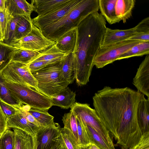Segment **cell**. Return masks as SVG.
I'll return each instance as SVG.
<instances>
[{"instance_id":"ee69618b","label":"cell","mask_w":149,"mask_h":149,"mask_svg":"<svg viewBox=\"0 0 149 149\" xmlns=\"http://www.w3.org/2000/svg\"><path fill=\"white\" fill-rule=\"evenodd\" d=\"M80 149H100L95 144L91 143L88 145L82 147H80Z\"/></svg>"},{"instance_id":"3957f363","label":"cell","mask_w":149,"mask_h":149,"mask_svg":"<svg viewBox=\"0 0 149 149\" xmlns=\"http://www.w3.org/2000/svg\"><path fill=\"white\" fill-rule=\"evenodd\" d=\"M99 10V0H81L59 20L40 30L46 38L55 41L66 32L77 27L83 19Z\"/></svg>"},{"instance_id":"484cf974","label":"cell","mask_w":149,"mask_h":149,"mask_svg":"<svg viewBox=\"0 0 149 149\" xmlns=\"http://www.w3.org/2000/svg\"><path fill=\"white\" fill-rule=\"evenodd\" d=\"M31 19V17L21 16L15 27V36L16 42L31 32L32 24Z\"/></svg>"},{"instance_id":"8d00e7d4","label":"cell","mask_w":149,"mask_h":149,"mask_svg":"<svg viewBox=\"0 0 149 149\" xmlns=\"http://www.w3.org/2000/svg\"><path fill=\"white\" fill-rule=\"evenodd\" d=\"M13 17L10 15L6 8L3 10H0V28L3 40L6 25Z\"/></svg>"},{"instance_id":"ba28073f","label":"cell","mask_w":149,"mask_h":149,"mask_svg":"<svg viewBox=\"0 0 149 149\" xmlns=\"http://www.w3.org/2000/svg\"><path fill=\"white\" fill-rule=\"evenodd\" d=\"M141 42L127 40L107 47H100L95 58L94 66L100 68L112 63L117 60L121 54Z\"/></svg>"},{"instance_id":"277c9868","label":"cell","mask_w":149,"mask_h":149,"mask_svg":"<svg viewBox=\"0 0 149 149\" xmlns=\"http://www.w3.org/2000/svg\"><path fill=\"white\" fill-rule=\"evenodd\" d=\"M61 60L31 72L37 81L38 91L49 98L70 84L60 77Z\"/></svg>"},{"instance_id":"1f68e13d","label":"cell","mask_w":149,"mask_h":149,"mask_svg":"<svg viewBox=\"0 0 149 149\" xmlns=\"http://www.w3.org/2000/svg\"><path fill=\"white\" fill-rule=\"evenodd\" d=\"M0 98L12 105H19L20 102L12 94L6 85V81L0 74Z\"/></svg>"},{"instance_id":"7dc6e473","label":"cell","mask_w":149,"mask_h":149,"mask_svg":"<svg viewBox=\"0 0 149 149\" xmlns=\"http://www.w3.org/2000/svg\"><path fill=\"white\" fill-rule=\"evenodd\" d=\"M0 41L3 42V39L2 35L1 32L0 28Z\"/></svg>"},{"instance_id":"ffe728a7","label":"cell","mask_w":149,"mask_h":149,"mask_svg":"<svg viewBox=\"0 0 149 149\" xmlns=\"http://www.w3.org/2000/svg\"><path fill=\"white\" fill-rule=\"evenodd\" d=\"M13 129L15 134L14 149H37V136L33 137L19 129Z\"/></svg>"},{"instance_id":"8992f818","label":"cell","mask_w":149,"mask_h":149,"mask_svg":"<svg viewBox=\"0 0 149 149\" xmlns=\"http://www.w3.org/2000/svg\"><path fill=\"white\" fill-rule=\"evenodd\" d=\"M70 111L78 116L85 124L91 127L103 139L112 149H115L112 137L101 121L95 109L89 104L75 102L70 107Z\"/></svg>"},{"instance_id":"74e56055","label":"cell","mask_w":149,"mask_h":149,"mask_svg":"<svg viewBox=\"0 0 149 149\" xmlns=\"http://www.w3.org/2000/svg\"><path fill=\"white\" fill-rule=\"evenodd\" d=\"M62 59H57L52 61H34L28 65L30 71L32 72L38 70L48 64L59 61Z\"/></svg>"},{"instance_id":"d590c367","label":"cell","mask_w":149,"mask_h":149,"mask_svg":"<svg viewBox=\"0 0 149 149\" xmlns=\"http://www.w3.org/2000/svg\"><path fill=\"white\" fill-rule=\"evenodd\" d=\"M15 134L10 128L6 129L0 137V149H14Z\"/></svg>"},{"instance_id":"d4e9b609","label":"cell","mask_w":149,"mask_h":149,"mask_svg":"<svg viewBox=\"0 0 149 149\" xmlns=\"http://www.w3.org/2000/svg\"><path fill=\"white\" fill-rule=\"evenodd\" d=\"M21 104L42 127H48L54 123V117L48 113V111L33 108L21 103Z\"/></svg>"},{"instance_id":"603a6c76","label":"cell","mask_w":149,"mask_h":149,"mask_svg":"<svg viewBox=\"0 0 149 149\" xmlns=\"http://www.w3.org/2000/svg\"><path fill=\"white\" fill-rule=\"evenodd\" d=\"M135 0H116L115 4L116 15L120 21L126 23L132 15Z\"/></svg>"},{"instance_id":"836d02e7","label":"cell","mask_w":149,"mask_h":149,"mask_svg":"<svg viewBox=\"0 0 149 149\" xmlns=\"http://www.w3.org/2000/svg\"><path fill=\"white\" fill-rule=\"evenodd\" d=\"M83 123L91 143L95 144L100 149H112L94 130L89 125Z\"/></svg>"},{"instance_id":"7bdbcfd3","label":"cell","mask_w":149,"mask_h":149,"mask_svg":"<svg viewBox=\"0 0 149 149\" xmlns=\"http://www.w3.org/2000/svg\"><path fill=\"white\" fill-rule=\"evenodd\" d=\"M8 128L7 126V118L0 108V137L5 130Z\"/></svg>"},{"instance_id":"7a4b0ae2","label":"cell","mask_w":149,"mask_h":149,"mask_svg":"<svg viewBox=\"0 0 149 149\" xmlns=\"http://www.w3.org/2000/svg\"><path fill=\"white\" fill-rule=\"evenodd\" d=\"M106 20L98 12L91 14L77 27L76 46L73 53L75 80L78 86L89 81L94 61L105 32Z\"/></svg>"},{"instance_id":"60d3db41","label":"cell","mask_w":149,"mask_h":149,"mask_svg":"<svg viewBox=\"0 0 149 149\" xmlns=\"http://www.w3.org/2000/svg\"><path fill=\"white\" fill-rule=\"evenodd\" d=\"M135 27L136 33H149V17L143 19Z\"/></svg>"},{"instance_id":"e575fe53","label":"cell","mask_w":149,"mask_h":149,"mask_svg":"<svg viewBox=\"0 0 149 149\" xmlns=\"http://www.w3.org/2000/svg\"><path fill=\"white\" fill-rule=\"evenodd\" d=\"M76 116L77 124L79 145L80 147H82L91 143L84 123L79 117L78 116Z\"/></svg>"},{"instance_id":"ac0fdd59","label":"cell","mask_w":149,"mask_h":149,"mask_svg":"<svg viewBox=\"0 0 149 149\" xmlns=\"http://www.w3.org/2000/svg\"><path fill=\"white\" fill-rule=\"evenodd\" d=\"M75 92L67 87L50 97L53 106L67 109L75 102Z\"/></svg>"},{"instance_id":"f546056e","label":"cell","mask_w":149,"mask_h":149,"mask_svg":"<svg viewBox=\"0 0 149 149\" xmlns=\"http://www.w3.org/2000/svg\"><path fill=\"white\" fill-rule=\"evenodd\" d=\"M67 54H64L57 47L55 44L52 47L41 52L40 54L32 62L41 61H52L62 59Z\"/></svg>"},{"instance_id":"d6a6232c","label":"cell","mask_w":149,"mask_h":149,"mask_svg":"<svg viewBox=\"0 0 149 149\" xmlns=\"http://www.w3.org/2000/svg\"><path fill=\"white\" fill-rule=\"evenodd\" d=\"M62 120L64 125L63 127L68 129L71 132L73 135L79 145L77 121L75 115L73 113L70 111L69 113L64 114Z\"/></svg>"},{"instance_id":"2e32d148","label":"cell","mask_w":149,"mask_h":149,"mask_svg":"<svg viewBox=\"0 0 149 149\" xmlns=\"http://www.w3.org/2000/svg\"><path fill=\"white\" fill-rule=\"evenodd\" d=\"M5 6L6 9L13 17L19 16L30 17L33 11L31 3L25 0H6Z\"/></svg>"},{"instance_id":"9a60e30c","label":"cell","mask_w":149,"mask_h":149,"mask_svg":"<svg viewBox=\"0 0 149 149\" xmlns=\"http://www.w3.org/2000/svg\"><path fill=\"white\" fill-rule=\"evenodd\" d=\"M77 37V27L63 34L56 40L57 47L64 54L73 53L75 49Z\"/></svg>"},{"instance_id":"5bb4252c","label":"cell","mask_w":149,"mask_h":149,"mask_svg":"<svg viewBox=\"0 0 149 149\" xmlns=\"http://www.w3.org/2000/svg\"><path fill=\"white\" fill-rule=\"evenodd\" d=\"M8 128L21 130L33 137L36 136L37 134L43 127H38L29 121L21 113L17 111L14 115L7 119Z\"/></svg>"},{"instance_id":"f1b7e54d","label":"cell","mask_w":149,"mask_h":149,"mask_svg":"<svg viewBox=\"0 0 149 149\" xmlns=\"http://www.w3.org/2000/svg\"><path fill=\"white\" fill-rule=\"evenodd\" d=\"M21 17H14L8 23L5 30L3 42L5 44L13 47L16 44V41L15 36V27Z\"/></svg>"},{"instance_id":"30bf717a","label":"cell","mask_w":149,"mask_h":149,"mask_svg":"<svg viewBox=\"0 0 149 149\" xmlns=\"http://www.w3.org/2000/svg\"><path fill=\"white\" fill-rule=\"evenodd\" d=\"M81 0H70L68 2L45 15L32 19L33 24L40 30L54 23L66 15L75 8Z\"/></svg>"},{"instance_id":"6da1fadb","label":"cell","mask_w":149,"mask_h":149,"mask_svg":"<svg viewBox=\"0 0 149 149\" xmlns=\"http://www.w3.org/2000/svg\"><path fill=\"white\" fill-rule=\"evenodd\" d=\"M143 95L127 87L105 86L93 97V106L101 121L122 149H132L142 135L137 110Z\"/></svg>"},{"instance_id":"9c48e42d","label":"cell","mask_w":149,"mask_h":149,"mask_svg":"<svg viewBox=\"0 0 149 149\" xmlns=\"http://www.w3.org/2000/svg\"><path fill=\"white\" fill-rule=\"evenodd\" d=\"M55 43V41L46 38L41 30L32 24L31 32L17 41L13 47L40 52L47 49Z\"/></svg>"},{"instance_id":"e0dca14e","label":"cell","mask_w":149,"mask_h":149,"mask_svg":"<svg viewBox=\"0 0 149 149\" xmlns=\"http://www.w3.org/2000/svg\"><path fill=\"white\" fill-rule=\"evenodd\" d=\"M137 119L142 134L149 132V98H146L143 94L138 106Z\"/></svg>"},{"instance_id":"f6af8a7d","label":"cell","mask_w":149,"mask_h":149,"mask_svg":"<svg viewBox=\"0 0 149 149\" xmlns=\"http://www.w3.org/2000/svg\"><path fill=\"white\" fill-rule=\"evenodd\" d=\"M6 0H0V10H2L6 8L5 6Z\"/></svg>"},{"instance_id":"83f0119b","label":"cell","mask_w":149,"mask_h":149,"mask_svg":"<svg viewBox=\"0 0 149 149\" xmlns=\"http://www.w3.org/2000/svg\"><path fill=\"white\" fill-rule=\"evenodd\" d=\"M14 48L0 41V74L11 62Z\"/></svg>"},{"instance_id":"4dcf8cb0","label":"cell","mask_w":149,"mask_h":149,"mask_svg":"<svg viewBox=\"0 0 149 149\" xmlns=\"http://www.w3.org/2000/svg\"><path fill=\"white\" fill-rule=\"evenodd\" d=\"M60 139L65 149H80L73 135L68 129L61 128Z\"/></svg>"},{"instance_id":"cb8c5ba5","label":"cell","mask_w":149,"mask_h":149,"mask_svg":"<svg viewBox=\"0 0 149 149\" xmlns=\"http://www.w3.org/2000/svg\"><path fill=\"white\" fill-rule=\"evenodd\" d=\"M14 47V52L11 62H17L28 65L37 58L41 53V52H38Z\"/></svg>"},{"instance_id":"f35d334b","label":"cell","mask_w":149,"mask_h":149,"mask_svg":"<svg viewBox=\"0 0 149 149\" xmlns=\"http://www.w3.org/2000/svg\"><path fill=\"white\" fill-rule=\"evenodd\" d=\"M0 108L7 119L17 113L16 109L13 105L6 102L0 98Z\"/></svg>"},{"instance_id":"c3c4849f","label":"cell","mask_w":149,"mask_h":149,"mask_svg":"<svg viewBox=\"0 0 149 149\" xmlns=\"http://www.w3.org/2000/svg\"><path fill=\"white\" fill-rule=\"evenodd\" d=\"M59 139H60V137H59ZM60 142L61 143V148L60 149H65L63 145V144L61 142L60 139Z\"/></svg>"},{"instance_id":"bcb514c9","label":"cell","mask_w":149,"mask_h":149,"mask_svg":"<svg viewBox=\"0 0 149 149\" xmlns=\"http://www.w3.org/2000/svg\"><path fill=\"white\" fill-rule=\"evenodd\" d=\"M60 137V136H59ZM61 147V143L59 137V141L58 143L52 147L47 149H60Z\"/></svg>"},{"instance_id":"5b68a950","label":"cell","mask_w":149,"mask_h":149,"mask_svg":"<svg viewBox=\"0 0 149 149\" xmlns=\"http://www.w3.org/2000/svg\"><path fill=\"white\" fill-rule=\"evenodd\" d=\"M6 84L12 95L22 104L47 111L53 106L49 97L31 87L6 81Z\"/></svg>"},{"instance_id":"d6986e66","label":"cell","mask_w":149,"mask_h":149,"mask_svg":"<svg viewBox=\"0 0 149 149\" xmlns=\"http://www.w3.org/2000/svg\"><path fill=\"white\" fill-rule=\"evenodd\" d=\"M70 0H33L31 1L33 11L38 16L47 14L68 2Z\"/></svg>"},{"instance_id":"7402d4cb","label":"cell","mask_w":149,"mask_h":149,"mask_svg":"<svg viewBox=\"0 0 149 149\" xmlns=\"http://www.w3.org/2000/svg\"><path fill=\"white\" fill-rule=\"evenodd\" d=\"M116 0H99V9L101 14L110 24L120 22L116 13Z\"/></svg>"},{"instance_id":"44dd1931","label":"cell","mask_w":149,"mask_h":149,"mask_svg":"<svg viewBox=\"0 0 149 149\" xmlns=\"http://www.w3.org/2000/svg\"><path fill=\"white\" fill-rule=\"evenodd\" d=\"M60 77L64 82L72 83L75 80L73 53H70L61 60Z\"/></svg>"},{"instance_id":"8fae6325","label":"cell","mask_w":149,"mask_h":149,"mask_svg":"<svg viewBox=\"0 0 149 149\" xmlns=\"http://www.w3.org/2000/svg\"><path fill=\"white\" fill-rule=\"evenodd\" d=\"M61 129L59 125L55 122L50 126L41 129L36 136L37 149H47L58 143Z\"/></svg>"},{"instance_id":"4fadbf2b","label":"cell","mask_w":149,"mask_h":149,"mask_svg":"<svg viewBox=\"0 0 149 149\" xmlns=\"http://www.w3.org/2000/svg\"><path fill=\"white\" fill-rule=\"evenodd\" d=\"M136 32V27L128 29H113L107 27L101 47L127 40Z\"/></svg>"},{"instance_id":"7c38bea8","label":"cell","mask_w":149,"mask_h":149,"mask_svg":"<svg viewBox=\"0 0 149 149\" xmlns=\"http://www.w3.org/2000/svg\"><path fill=\"white\" fill-rule=\"evenodd\" d=\"M138 91L149 98V55L141 63L133 79Z\"/></svg>"},{"instance_id":"b9f144b4","label":"cell","mask_w":149,"mask_h":149,"mask_svg":"<svg viewBox=\"0 0 149 149\" xmlns=\"http://www.w3.org/2000/svg\"><path fill=\"white\" fill-rule=\"evenodd\" d=\"M127 40L140 41L143 42H149V33H135Z\"/></svg>"},{"instance_id":"681fc988","label":"cell","mask_w":149,"mask_h":149,"mask_svg":"<svg viewBox=\"0 0 149 149\" xmlns=\"http://www.w3.org/2000/svg\"></svg>"},{"instance_id":"ab89813d","label":"cell","mask_w":149,"mask_h":149,"mask_svg":"<svg viewBox=\"0 0 149 149\" xmlns=\"http://www.w3.org/2000/svg\"><path fill=\"white\" fill-rule=\"evenodd\" d=\"M132 149H149V132L143 134L138 143Z\"/></svg>"},{"instance_id":"4316f807","label":"cell","mask_w":149,"mask_h":149,"mask_svg":"<svg viewBox=\"0 0 149 149\" xmlns=\"http://www.w3.org/2000/svg\"><path fill=\"white\" fill-rule=\"evenodd\" d=\"M149 54V42H141L121 54L117 60Z\"/></svg>"},{"instance_id":"52a82bcc","label":"cell","mask_w":149,"mask_h":149,"mask_svg":"<svg viewBox=\"0 0 149 149\" xmlns=\"http://www.w3.org/2000/svg\"><path fill=\"white\" fill-rule=\"evenodd\" d=\"M1 74L6 82L30 87L38 91L37 81L28 65L17 62H11Z\"/></svg>"}]
</instances>
